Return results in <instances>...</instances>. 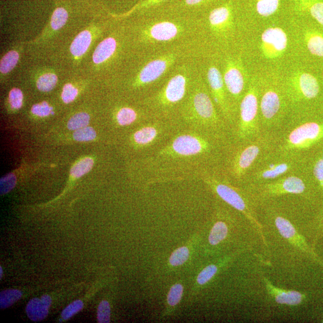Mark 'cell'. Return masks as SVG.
<instances>
[{
  "mask_svg": "<svg viewBox=\"0 0 323 323\" xmlns=\"http://www.w3.org/2000/svg\"><path fill=\"white\" fill-rule=\"evenodd\" d=\"M230 137L180 129L164 143L137 161V176L146 186L156 183L199 179L220 169Z\"/></svg>",
  "mask_w": 323,
  "mask_h": 323,
  "instance_id": "6da1fadb",
  "label": "cell"
},
{
  "mask_svg": "<svg viewBox=\"0 0 323 323\" xmlns=\"http://www.w3.org/2000/svg\"><path fill=\"white\" fill-rule=\"evenodd\" d=\"M323 143V106L291 110L276 134L277 151L306 155Z\"/></svg>",
  "mask_w": 323,
  "mask_h": 323,
  "instance_id": "7a4b0ae2",
  "label": "cell"
},
{
  "mask_svg": "<svg viewBox=\"0 0 323 323\" xmlns=\"http://www.w3.org/2000/svg\"><path fill=\"white\" fill-rule=\"evenodd\" d=\"M176 121L182 129L233 139L231 128L218 112L206 87L191 88L180 108Z\"/></svg>",
  "mask_w": 323,
  "mask_h": 323,
  "instance_id": "3957f363",
  "label": "cell"
},
{
  "mask_svg": "<svg viewBox=\"0 0 323 323\" xmlns=\"http://www.w3.org/2000/svg\"><path fill=\"white\" fill-rule=\"evenodd\" d=\"M276 147V135L262 133L252 140L233 141L226 154L220 171L235 185H244L250 171L262 156Z\"/></svg>",
  "mask_w": 323,
  "mask_h": 323,
  "instance_id": "277c9868",
  "label": "cell"
},
{
  "mask_svg": "<svg viewBox=\"0 0 323 323\" xmlns=\"http://www.w3.org/2000/svg\"><path fill=\"white\" fill-rule=\"evenodd\" d=\"M243 187L258 208L266 201L287 196H298L312 204L319 205L306 165L301 171L289 173L271 182Z\"/></svg>",
  "mask_w": 323,
  "mask_h": 323,
  "instance_id": "5b68a950",
  "label": "cell"
},
{
  "mask_svg": "<svg viewBox=\"0 0 323 323\" xmlns=\"http://www.w3.org/2000/svg\"><path fill=\"white\" fill-rule=\"evenodd\" d=\"M206 183L217 196L236 210L240 212L250 223L262 234V226L258 220L256 210L244 187L234 185L220 169L208 170L200 175L199 179Z\"/></svg>",
  "mask_w": 323,
  "mask_h": 323,
  "instance_id": "8992f818",
  "label": "cell"
},
{
  "mask_svg": "<svg viewBox=\"0 0 323 323\" xmlns=\"http://www.w3.org/2000/svg\"><path fill=\"white\" fill-rule=\"evenodd\" d=\"M305 165L306 155L287 154L274 148L267 152L257 162L242 187L273 181L289 173L304 170Z\"/></svg>",
  "mask_w": 323,
  "mask_h": 323,
  "instance_id": "52a82bcc",
  "label": "cell"
},
{
  "mask_svg": "<svg viewBox=\"0 0 323 323\" xmlns=\"http://www.w3.org/2000/svg\"><path fill=\"white\" fill-rule=\"evenodd\" d=\"M259 87L252 85L243 96L238 107L233 140L241 142L252 140L262 134L260 120Z\"/></svg>",
  "mask_w": 323,
  "mask_h": 323,
  "instance_id": "ba28073f",
  "label": "cell"
},
{
  "mask_svg": "<svg viewBox=\"0 0 323 323\" xmlns=\"http://www.w3.org/2000/svg\"><path fill=\"white\" fill-rule=\"evenodd\" d=\"M180 129L175 121L153 118L134 132L131 143L141 156L158 147Z\"/></svg>",
  "mask_w": 323,
  "mask_h": 323,
  "instance_id": "9c48e42d",
  "label": "cell"
},
{
  "mask_svg": "<svg viewBox=\"0 0 323 323\" xmlns=\"http://www.w3.org/2000/svg\"><path fill=\"white\" fill-rule=\"evenodd\" d=\"M287 44V34L280 27L269 28L262 34V51L267 59L272 60L280 57L286 51Z\"/></svg>",
  "mask_w": 323,
  "mask_h": 323,
  "instance_id": "30bf717a",
  "label": "cell"
},
{
  "mask_svg": "<svg viewBox=\"0 0 323 323\" xmlns=\"http://www.w3.org/2000/svg\"><path fill=\"white\" fill-rule=\"evenodd\" d=\"M171 57L156 59L149 62L142 68L138 76V84L140 86H147L158 81L173 63Z\"/></svg>",
  "mask_w": 323,
  "mask_h": 323,
  "instance_id": "8fae6325",
  "label": "cell"
},
{
  "mask_svg": "<svg viewBox=\"0 0 323 323\" xmlns=\"http://www.w3.org/2000/svg\"><path fill=\"white\" fill-rule=\"evenodd\" d=\"M306 168L321 207L323 206V159L315 151L306 155Z\"/></svg>",
  "mask_w": 323,
  "mask_h": 323,
  "instance_id": "7c38bea8",
  "label": "cell"
},
{
  "mask_svg": "<svg viewBox=\"0 0 323 323\" xmlns=\"http://www.w3.org/2000/svg\"><path fill=\"white\" fill-rule=\"evenodd\" d=\"M267 292L277 304L289 306H297L305 300V296L300 291L285 290L277 287L265 279H264Z\"/></svg>",
  "mask_w": 323,
  "mask_h": 323,
  "instance_id": "4fadbf2b",
  "label": "cell"
},
{
  "mask_svg": "<svg viewBox=\"0 0 323 323\" xmlns=\"http://www.w3.org/2000/svg\"><path fill=\"white\" fill-rule=\"evenodd\" d=\"M179 32V28L176 24L171 22H161L150 27L147 36L155 41H167L175 39Z\"/></svg>",
  "mask_w": 323,
  "mask_h": 323,
  "instance_id": "5bb4252c",
  "label": "cell"
},
{
  "mask_svg": "<svg viewBox=\"0 0 323 323\" xmlns=\"http://www.w3.org/2000/svg\"><path fill=\"white\" fill-rule=\"evenodd\" d=\"M51 303V297L48 295H43L41 299H33L26 308L28 317L33 321L43 320L47 317Z\"/></svg>",
  "mask_w": 323,
  "mask_h": 323,
  "instance_id": "9a60e30c",
  "label": "cell"
},
{
  "mask_svg": "<svg viewBox=\"0 0 323 323\" xmlns=\"http://www.w3.org/2000/svg\"><path fill=\"white\" fill-rule=\"evenodd\" d=\"M116 41L112 37L107 38L101 42L93 54L94 63L99 64L107 60L112 56L116 51Z\"/></svg>",
  "mask_w": 323,
  "mask_h": 323,
  "instance_id": "2e32d148",
  "label": "cell"
},
{
  "mask_svg": "<svg viewBox=\"0 0 323 323\" xmlns=\"http://www.w3.org/2000/svg\"><path fill=\"white\" fill-rule=\"evenodd\" d=\"M305 41L309 52L315 57L323 58V34L318 31H307Z\"/></svg>",
  "mask_w": 323,
  "mask_h": 323,
  "instance_id": "e0dca14e",
  "label": "cell"
},
{
  "mask_svg": "<svg viewBox=\"0 0 323 323\" xmlns=\"http://www.w3.org/2000/svg\"><path fill=\"white\" fill-rule=\"evenodd\" d=\"M92 41V36L89 31H82L76 37L71 45L70 51L73 56L79 57L85 53Z\"/></svg>",
  "mask_w": 323,
  "mask_h": 323,
  "instance_id": "ac0fdd59",
  "label": "cell"
},
{
  "mask_svg": "<svg viewBox=\"0 0 323 323\" xmlns=\"http://www.w3.org/2000/svg\"><path fill=\"white\" fill-rule=\"evenodd\" d=\"M228 234V227L223 220H218L214 224L210 233L208 240L211 245L219 244L227 238Z\"/></svg>",
  "mask_w": 323,
  "mask_h": 323,
  "instance_id": "d6986e66",
  "label": "cell"
},
{
  "mask_svg": "<svg viewBox=\"0 0 323 323\" xmlns=\"http://www.w3.org/2000/svg\"><path fill=\"white\" fill-rule=\"evenodd\" d=\"M230 16V10L227 7L215 9L211 12L209 16L210 24L212 27L218 29L228 22Z\"/></svg>",
  "mask_w": 323,
  "mask_h": 323,
  "instance_id": "ffe728a7",
  "label": "cell"
},
{
  "mask_svg": "<svg viewBox=\"0 0 323 323\" xmlns=\"http://www.w3.org/2000/svg\"><path fill=\"white\" fill-rule=\"evenodd\" d=\"M303 6L316 21L323 26V2L321 0H304Z\"/></svg>",
  "mask_w": 323,
  "mask_h": 323,
  "instance_id": "44dd1931",
  "label": "cell"
},
{
  "mask_svg": "<svg viewBox=\"0 0 323 323\" xmlns=\"http://www.w3.org/2000/svg\"><path fill=\"white\" fill-rule=\"evenodd\" d=\"M280 6V0H257L256 10L260 16L269 17L275 13Z\"/></svg>",
  "mask_w": 323,
  "mask_h": 323,
  "instance_id": "7402d4cb",
  "label": "cell"
},
{
  "mask_svg": "<svg viewBox=\"0 0 323 323\" xmlns=\"http://www.w3.org/2000/svg\"><path fill=\"white\" fill-rule=\"evenodd\" d=\"M93 160L91 158L82 159L76 163L71 169L70 173L74 178H79L91 171L93 167Z\"/></svg>",
  "mask_w": 323,
  "mask_h": 323,
  "instance_id": "603a6c76",
  "label": "cell"
},
{
  "mask_svg": "<svg viewBox=\"0 0 323 323\" xmlns=\"http://www.w3.org/2000/svg\"><path fill=\"white\" fill-rule=\"evenodd\" d=\"M21 291L15 289H9L2 291L0 293V308L5 309L12 305L21 297Z\"/></svg>",
  "mask_w": 323,
  "mask_h": 323,
  "instance_id": "cb8c5ba5",
  "label": "cell"
},
{
  "mask_svg": "<svg viewBox=\"0 0 323 323\" xmlns=\"http://www.w3.org/2000/svg\"><path fill=\"white\" fill-rule=\"evenodd\" d=\"M19 60V54L16 51L8 52L3 57L0 63V71L2 74H7L15 68Z\"/></svg>",
  "mask_w": 323,
  "mask_h": 323,
  "instance_id": "d4e9b609",
  "label": "cell"
},
{
  "mask_svg": "<svg viewBox=\"0 0 323 323\" xmlns=\"http://www.w3.org/2000/svg\"><path fill=\"white\" fill-rule=\"evenodd\" d=\"M58 78L53 73L43 74L38 79L37 82V88L42 92H49L56 86Z\"/></svg>",
  "mask_w": 323,
  "mask_h": 323,
  "instance_id": "484cf974",
  "label": "cell"
},
{
  "mask_svg": "<svg viewBox=\"0 0 323 323\" xmlns=\"http://www.w3.org/2000/svg\"><path fill=\"white\" fill-rule=\"evenodd\" d=\"M90 116L88 113H79L69 120L67 127L69 130L76 131L88 126Z\"/></svg>",
  "mask_w": 323,
  "mask_h": 323,
  "instance_id": "4316f807",
  "label": "cell"
},
{
  "mask_svg": "<svg viewBox=\"0 0 323 323\" xmlns=\"http://www.w3.org/2000/svg\"><path fill=\"white\" fill-rule=\"evenodd\" d=\"M68 14L65 9L57 8L55 10L51 19V26L54 30H58L67 21Z\"/></svg>",
  "mask_w": 323,
  "mask_h": 323,
  "instance_id": "83f0119b",
  "label": "cell"
},
{
  "mask_svg": "<svg viewBox=\"0 0 323 323\" xmlns=\"http://www.w3.org/2000/svg\"><path fill=\"white\" fill-rule=\"evenodd\" d=\"M189 251L186 246H182L172 253L169 258V263L173 266L183 265L189 259Z\"/></svg>",
  "mask_w": 323,
  "mask_h": 323,
  "instance_id": "f1b7e54d",
  "label": "cell"
},
{
  "mask_svg": "<svg viewBox=\"0 0 323 323\" xmlns=\"http://www.w3.org/2000/svg\"><path fill=\"white\" fill-rule=\"evenodd\" d=\"M96 133L92 127H85L75 131L73 137L76 141L85 142L94 140Z\"/></svg>",
  "mask_w": 323,
  "mask_h": 323,
  "instance_id": "f546056e",
  "label": "cell"
},
{
  "mask_svg": "<svg viewBox=\"0 0 323 323\" xmlns=\"http://www.w3.org/2000/svg\"><path fill=\"white\" fill-rule=\"evenodd\" d=\"M183 292V287L182 285L177 284L173 285L170 289L168 294V303L171 306H176L181 300Z\"/></svg>",
  "mask_w": 323,
  "mask_h": 323,
  "instance_id": "4dcf8cb0",
  "label": "cell"
},
{
  "mask_svg": "<svg viewBox=\"0 0 323 323\" xmlns=\"http://www.w3.org/2000/svg\"><path fill=\"white\" fill-rule=\"evenodd\" d=\"M218 271V267L215 265H210L204 268L197 278V282L204 285L208 282Z\"/></svg>",
  "mask_w": 323,
  "mask_h": 323,
  "instance_id": "1f68e13d",
  "label": "cell"
},
{
  "mask_svg": "<svg viewBox=\"0 0 323 323\" xmlns=\"http://www.w3.org/2000/svg\"><path fill=\"white\" fill-rule=\"evenodd\" d=\"M97 318L100 323L110 322V307L109 302L104 301L101 302L97 313Z\"/></svg>",
  "mask_w": 323,
  "mask_h": 323,
  "instance_id": "d6a6232c",
  "label": "cell"
},
{
  "mask_svg": "<svg viewBox=\"0 0 323 323\" xmlns=\"http://www.w3.org/2000/svg\"><path fill=\"white\" fill-rule=\"evenodd\" d=\"M9 103L15 109H19L22 106L23 93L18 88H14L9 93Z\"/></svg>",
  "mask_w": 323,
  "mask_h": 323,
  "instance_id": "836d02e7",
  "label": "cell"
},
{
  "mask_svg": "<svg viewBox=\"0 0 323 323\" xmlns=\"http://www.w3.org/2000/svg\"><path fill=\"white\" fill-rule=\"evenodd\" d=\"M16 183V179L13 173H9V175L3 177L0 183V190H1V194H5L10 192L13 189Z\"/></svg>",
  "mask_w": 323,
  "mask_h": 323,
  "instance_id": "e575fe53",
  "label": "cell"
},
{
  "mask_svg": "<svg viewBox=\"0 0 323 323\" xmlns=\"http://www.w3.org/2000/svg\"><path fill=\"white\" fill-rule=\"evenodd\" d=\"M78 95V90L71 84H66L62 92V99L66 104L70 103L76 99Z\"/></svg>",
  "mask_w": 323,
  "mask_h": 323,
  "instance_id": "d590c367",
  "label": "cell"
},
{
  "mask_svg": "<svg viewBox=\"0 0 323 323\" xmlns=\"http://www.w3.org/2000/svg\"><path fill=\"white\" fill-rule=\"evenodd\" d=\"M83 307V302L81 301H76L72 302V304L69 305L62 312V317L64 320L71 318L72 316L81 311Z\"/></svg>",
  "mask_w": 323,
  "mask_h": 323,
  "instance_id": "8d00e7d4",
  "label": "cell"
},
{
  "mask_svg": "<svg viewBox=\"0 0 323 323\" xmlns=\"http://www.w3.org/2000/svg\"><path fill=\"white\" fill-rule=\"evenodd\" d=\"M52 107L46 102L35 104L31 109V112L37 116L46 117L52 113Z\"/></svg>",
  "mask_w": 323,
  "mask_h": 323,
  "instance_id": "74e56055",
  "label": "cell"
},
{
  "mask_svg": "<svg viewBox=\"0 0 323 323\" xmlns=\"http://www.w3.org/2000/svg\"><path fill=\"white\" fill-rule=\"evenodd\" d=\"M315 221L319 232L323 230V206L319 208L318 213L315 218Z\"/></svg>",
  "mask_w": 323,
  "mask_h": 323,
  "instance_id": "f35d334b",
  "label": "cell"
},
{
  "mask_svg": "<svg viewBox=\"0 0 323 323\" xmlns=\"http://www.w3.org/2000/svg\"><path fill=\"white\" fill-rule=\"evenodd\" d=\"M314 151L317 152V154L323 159V143L320 145H319V146L317 148L315 149Z\"/></svg>",
  "mask_w": 323,
  "mask_h": 323,
  "instance_id": "ab89813d",
  "label": "cell"
},
{
  "mask_svg": "<svg viewBox=\"0 0 323 323\" xmlns=\"http://www.w3.org/2000/svg\"><path fill=\"white\" fill-rule=\"evenodd\" d=\"M204 0H186V2L187 5H194L198 4V3L202 2Z\"/></svg>",
  "mask_w": 323,
  "mask_h": 323,
  "instance_id": "60d3db41",
  "label": "cell"
},
{
  "mask_svg": "<svg viewBox=\"0 0 323 323\" xmlns=\"http://www.w3.org/2000/svg\"><path fill=\"white\" fill-rule=\"evenodd\" d=\"M2 275H3V270H2V267H0V278H2Z\"/></svg>",
  "mask_w": 323,
  "mask_h": 323,
  "instance_id": "b9f144b4",
  "label": "cell"
},
{
  "mask_svg": "<svg viewBox=\"0 0 323 323\" xmlns=\"http://www.w3.org/2000/svg\"><path fill=\"white\" fill-rule=\"evenodd\" d=\"M322 322H323V319H322Z\"/></svg>",
  "mask_w": 323,
  "mask_h": 323,
  "instance_id": "7bdbcfd3",
  "label": "cell"
}]
</instances>
